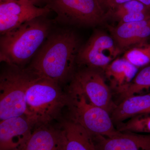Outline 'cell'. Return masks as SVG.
<instances>
[{
  "instance_id": "obj_10",
  "label": "cell",
  "mask_w": 150,
  "mask_h": 150,
  "mask_svg": "<svg viewBox=\"0 0 150 150\" xmlns=\"http://www.w3.org/2000/svg\"><path fill=\"white\" fill-rule=\"evenodd\" d=\"M35 128L25 115L1 121L0 150H21Z\"/></svg>"
},
{
  "instance_id": "obj_20",
  "label": "cell",
  "mask_w": 150,
  "mask_h": 150,
  "mask_svg": "<svg viewBox=\"0 0 150 150\" xmlns=\"http://www.w3.org/2000/svg\"><path fill=\"white\" fill-rule=\"evenodd\" d=\"M113 11L114 16L118 19L128 14L148 11L150 10L139 0H131L118 6Z\"/></svg>"
},
{
  "instance_id": "obj_6",
  "label": "cell",
  "mask_w": 150,
  "mask_h": 150,
  "mask_svg": "<svg viewBox=\"0 0 150 150\" xmlns=\"http://www.w3.org/2000/svg\"><path fill=\"white\" fill-rule=\"evenodd\" d=\"M46 6L56 13L55 21L63 24L94 26L105 16L99 0H47Z\"/></svg>"
},
{
  "instance_id": "obj_24",
  "label": "cell",
  "mask_w": 150,
  "mask_h": 150,
  "mask_svg": "<svg viewBox=\"0 0 150 150\" xmlns=\"http://www.w3.org/2000/svg\"><path fill=\"white\" fill-rule=\"evenodd\" d=\"M150 10V0H139Z\"/></svg>"
},
{
  "instance_id": "obj_13",
  "label": "cell",
  "mask_w": 150,
  "mask_h": 150,
  "mask_svg": "<svg viewBox=\"0 0 150 150\" xmlns=\"http://www.w3.org/2000/svg\"><path fill=\"white\" fill-rule=\"evenodd\" d=\"M21 150H64L62 131L49 124L35 127Z\"/></svg>"
},
{
  "instance_id": "obj_16",
  "label": "cell",
  "mask_w": 150,
  "mask_h": 150,
  "mask_svg": "<svg viewBox=\"0 0 150 150\" xmlns=\"http://www.w3.org/2000/svg\"><path fill=\"white\" fill-rule=\"evenodd\" d=\"M64 140V150H97L91 135L83 127L71 120L60 125Z\"/></svg>"
},
{
  "instance_id": "obj_3",
  "label": "cell",
  "mask_w": 150,
  "mask_h": 150,
  "mask_svg": "<svg viewBox=\"0 0 150 150\" xmlns=\"http://www.w3.org/2000/svg\"><path fill=\"white\" fill-rule=\"evenodd\" d=\"M25 102V115L36 127L49 124L59 117L67 106L68 96L59 83L36 75L28 88Z\"/></svg>"
},
{
  "instance_id": "obj_5",
  "label": "cell",
  "mask_w": 150,
  "mask_h": 150,
  "mask_svg": "<svg viewBox=\"0 0 150 150\" xmlns=\"http://www.w3.org/2000/svg\"><path fill=\"white\" fill-rule=\"evenodd\" d=\"M67 94L70 120L83 127L92 137H111L120 132L106 110L93 104L82 94L68 90Z\"/></svg>"
},
{
  "instance_id": "obj_11",
  "label": "cell",
  "mask_w": 150,
  "mask_h": 150,
  "mask_svg": "<svg viewBox=\"0 0 150 150\" xmlns=\"http://www.w3.org/2000/svg\"><path fill=\"white\" fill-rule=\"evenodd\" d=\"M97 150H150V134L120 132L113 137H92Z\"/></svg>"
},
{
  "instance_id": "obj_8",
  "label": "cell",
  "mask_w": 150,
  "mask_h": 150,
  "mask_svg": "<svg viewBox=\"0 0 150 150\" xmlns=\"http://www.w3.org/2000/svg\"><path fill=\"white\" fill-rule=\"evenodd\" d=\"M121 51L112 37L104 33L97 31L80 48L76 64L86 68L104 71Z\"/></svg>"
},
{
  "instance_id": "obj_7",
  "label": "cell",
  "mask_w": 150,
  "mask_h": 150,
  "mask_svg": "<svg viewBox=\"0 0 150 150\" xmlns=\"http://www.w3.org/2000/svg\"><path fill=\"white\" fill-rule=\"evenodd\" d=\"M68 90L82 94L90 102L110 114L116 105L104 77L98 70L85 68L74 73Z\"/></svg>"
},
{
  "instance_id": "obj_17",
  "label": "cell",
  "mask_w": 150,
  "mask_h": 150,
  "mask_svg": "<svg viewBox=\"0 0 150 150\" xmlns=\"http://www.w3.org/2000/svg\"><path fill=\"white\" fill-rule=\"evenodd\" d=\"M150 88V66L144 67L137 73L125 90L119 93L122 100L137 95L144 90Z\"/></svg>"
},
{
  "instance_id": "obj_21",
  "label": "cell",
  "mask_w": 150,
  "mask_h": 150,
  "mask_svg": "<svg viewBox=\"0 0 150 150\" xmlns=\"http://www.w3.org/2000/svg\"><path fill=\"white\" fill-rule=\"evenodd\" d=\"M150 18V11L146 12L133 13L125 15L118 19L119 20L118 24L148 20Z\"/></svg>"
},
{
  "instance_id": "obj_22",
  "label": "cell",
  "mask_w": 150,
  "mask_h": 150,
  "mask_svg": "<svg viewBox=\"0 0 150 150\" xmlns=\"http://www.w3.org/2000/svg\"><path fill=\"white\" fill-rule=\"evenodd\" d=\"M130 1L131 0H100L99 2L101 4L103 3L108 8L114 10L118 6Z\"/></svg>"
},
{
  "instance_id": "obj_12",
  "label": "cell",
  "mask_w": 150,
  "mask_h": 150,
  "mask_svg": "<svg viewBox=\"0 0 150 150\" xmlns=\"http://www.w3.org/2000/svg\"><path fill=\"white\" fill-rule=\"evenodd\" d=\"M149 20L108 26L112 37L121 50L134 45H141L150 36Z\"/></svg>"
},
{
  "instance_id": "obj_1",
  "label": "cell",
  "mask_w": 150,
  "mask_h": 150,
  "mask_svg": "<svg viewBox=\"0 0 150 150\" xmlns=\"http://www.w3.org/2000/svg\"><path fill=\"white\" fill-rule=\"evenodd\" d=\"M79 45L71 30L50 33L26 68L38 76L63 83L74 74Z\"/></svg>"
},
{
  "instance_id": "obj_14",
  "label": "cell",
  "mask_w": 150,
  "mask_h": 150,
  "mask_svg": "<svg viewBox=\"0 0 150 150\" xmlns=\"http://www.w3.org/2000/svg\"><path fill=\"white\" fill-rule=\"evenodd\" d=\"M150 113V93L137 95L123 100L116 105L110 113L112 122L117 125L131 118Z\"/></svg>"
},
{
  "instance_id": "obj_2",
  "label": "cell",
  "mask_w": 150,
  "mask_h": 150,
  "mask_svg": "<svg viewBox=\"0 0 150 150\" xmlns=\"http://www.w3.org/2000/svg\"><path fill=\"white\" fill-rule=\"evenodd\" d=\"M46 16L26 22L1 35L0 61L8 66L25 68L48 35L51 23Z\"/></svg>"
},
{
  "instance_id": "obj_15",
  "label": "cell",
  "mask_w": 150,
  "mask_h": 150,
  "mask_svg": "<svg viewBox=\"0 0 150 150\" xmlns=\"http://www.w3.org/2000/svg\"><path fill=\"white\" fill-rule=\"evenodd\" d=\"M138 69V67L124 58H118L110 63L103 71L110 87L119 94L131 83Z\"/></svg>"
},
{
  "instance_id": "obj_25",
  "label": "cell",
  "mask_w": 150,
  "mask_h": 150,
  "mask_svg": "<svg viewBox=\"0 0 150 150\" xmlns=\"http://www.w3.org/2000/svg\"><path fill=\"white\" fill-rule=\"evenodd\" d=\"M149 25H150V18L149 20Z\"/></svg>"
},
{
  "instance_id": "obj_18",
  "label": "cell",
  "mask_w": 150,
  "mask_h": 150,
  "mask_svg": "<svg viewBox=\"0 0 150 150\" xmlns=\"http://www.w3.org/2000/svg\"><path fill=\"white\" fill-rule=\"evenodd\" d=\"M120 132L150 134V113L134 116L116 125Z\"/></svg>"
},
{
  "instance_id": "obj_4",
  "label": "cell",
  "mask_w": 150,
  "mask_h": 150,
  "mask_svg": "<svg viewBox=\"0 0 150 150\" xmlns=\"http://www.w3.org/2000/svg\"><path fill=\"white\" fill-rule=\"evenodd\" d=\"M36 75L27 68L8 66L0 76V120L25 115L26 92Z\"/></svg>"
},
{
  "instance_id": "obj_23",
  "label": "cell",
  "mask_w": 150,
  "mask_h": 150,
  "mask_svg": "<svg viewBox=\"0 0 150 150\" xmlns=\"http://www.w3.org/2000/svg\"><path fill=\"white\" fill-rule=\"evenodd\" d=\"M35 4L36 5L40 4H46L47 0H30Z\"/></svg>"
},
{
  "instance_id": "obj_9",
  "label": "cell",
  "mask_w": 150,
  "mask_h": 150,
  "mask_svg": "<svg viewBox=\"0 0 150 150\" xmlns=\"http://www.w3.org/2000/svg\"><path fill=\"white\" fill-rule=\"evenodd\" d=\"M51 10L30 0H0L1 35L33 19L46 16Z\"/></svg>"
},
{
  "instance_id": "obj_19",
  "label": "cell",
  "mask_w": 150,
  "mask_h": 150,
  "mask_svg": "<svg viewBox=\"0 0 150 150\" xmlns=\"http://www.w3.org/2000/svg\"><path fill=\"white\" fill-rule=\"evenodd\" d=\"M123 58L135 67H144L150 63V44H141L129 49Z\"/></svg>"
},
{
  "instance_id": "obj_26",
  "label": "cell",
  "mask_w": 150,
  "mask_h": 150,
  "mask_svg": "<svg viewBox=\"0 0 150 150\" xmlns=\"http://www.w3.org/2000/svg\"><path fill=\"white\" fill-rule=\"evenodd\" d=\"M99 1H100V0H99Z\"/></svg>"
}]
</instances>
